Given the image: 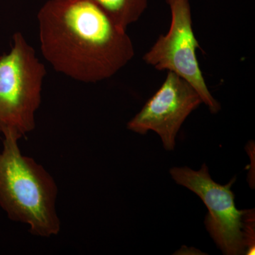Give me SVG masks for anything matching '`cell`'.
<instances>
[{"label": "cell", "mask_w": 255, "mask_h": 255, "mask_svg": "<svg viewBox=\"0 0 255 255\" xmlns=\"http://www.w3.org/2000/svg\"><path fill=\"white\" fill-rule=\"evenodd\" d=\"M170 174L177 184L201 198L208 210L205 224L217 246L225 255H255L254 210L236 208L231 187L233 178L226 185L218 184L203 164L199 171L189 167H174Z\"/></svg>", "instance_id": "obj_4"}, {"label": "cell", "mask_w": 255, "mask_h": 255, "mask_svg": "<svg viewBox=\"0 0 255 255\" xmlns=\"http://www.w3.org/2000/svg\"><path fill=\"white\" fill-rule=\"evenodd\" d=\"M171 11L168 32L162 35L143 56L144 61L157 70L172 72L194 87L211 113L221 105L211 95L201 72L196 50L200 49L193 29L189 0H166Z\"/></svg>", "instance_id": "obj_5"}, {"label": "cell", "mask_w": 255, "mask_h": 255, "mask_svg": "<svg viewBox=\"0 0 255 255\" xmlns=\"http://www.w3.org/2000/svg\"><path fill=\"white\" fill-rule=\"evenodd\" d=\"M202 103L190 84L168 72L158 90L128 123V129L141 135L152 130L158 134L166 150H173L184 121Z\"/></svg>", "instance_id": "obj_6"}, {"label": "cell", "mask_w": 255, "mask_h": 255, "mask_svg": "<svg viewBox=\"0 0 255 255\" xmlns=\"http://www.w3.org/2000/svg\"><path fill=\"white\" fill-rule=\"evenodd\" d=\"M46 75L33 47L15 33L11 50L0 57V137L20 140L34 130Z\"/></svg>", "instance_id": "obj_3"}, {"label": "cell", "mask_w": 255, "mask_h": 255, "mask_svg": "<svg viewBox=\"0 0 255 255\" xmlns=\"http://www.w3.org/2000/svg\"><path fill=\"white\" fill-rule=\"evenodd\" d=\"M18 140L11 135L3 137L0 206L10 220L27 225L33 236H56L60 231L56 183L43 166L22 155Z\"/></svg>", "instance_id": "obj_2"}, {"label": "cell", "mask_w": 255, "mask_h": 255, "mask_svg": "<svg viewBox=\"0 0 255 255\" xmlns=\"http://www.w3.org/2000/svg\"><path fill=\"white\" fill-rule=\"evenodd\" d=\"M102 9L120 27L127 30L147 9L148 0H87Z\"/></svg>", "instance_id": "obj_7"}, {"label": "cell", "mask_w": 255, "mask_h": 255, "mask_svg": "<svg viewBox=\"0 0 255 255\" xmlns=\"http://www.w3.org/2000/svg\"><path fill=\"white\" fill-rule=\"evenodd\" d=\"M37 18L45 59L76 81L107 80L135 55L127 30L87 0H48Z\"/></svg>", "instance_id": "obj_1"}]
</instances>
